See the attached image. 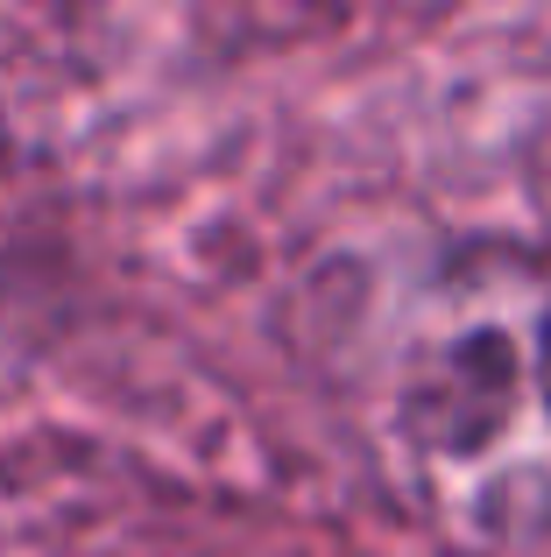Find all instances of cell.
Returning <instances> with one entry per match:
<instances>
[{
  "label": "cell",
  "instance_id": "1",
  "mask_svg": "<svg viewBox=\"0 0 551 557\" xmlns=\"http://www.w3.org/2000/svg\"><path fill=\"white\" fill-rule=\"evenodd\" d=\"M544 388H551V332H544Z\"/></svg>",
  "mask_w": 551,
  "mask_h": 557
}]
</instances>
